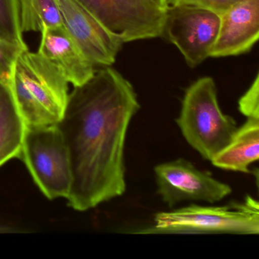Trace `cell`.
Wrapping results in <instances>:
<instances>
[{
	"label": "cell",
	"mask_w": 259,
	"mask_h": 259,
	"mask_svg": "<svg viewBox=\"0 0 259 259\" xmlns=\"http://www.w3.org/2000/svg\"><path fill=\"white\" fill-rule=\"evenodd\" d=\"M122 44L163 35L166 9L153 0H76Z\"/></svg>",
	"instance_id": "6"
},
{
	"label": "cell",
	"mask_w": 259,
	"mask_h": 259,
	"mask_svg": "<svg viewBox=\"0 0 259 259\" xmlns=\"http://www.w3.org/2000/svg\"><path fill=\"white\" fill-rule=\"evenodd\" d=\"M140 107L133 84L110 66L69 94L56 125L70 159L72 208L85 211L125 193V139Z\"/></svg>",
	"instance_id": "1"
},
{
	"label": "cell",
	"mask_w": 259,
	"mask_h": 259,
	"mask_svg": "<svg viewBox=\"0 0 259 259\" xmlns=\"http://www.w3.org/2000/svg\"><path fill=\"white\" fill-rule=\"evenodd\" d=\"M0 38L28 48L21 31L19 0H0Z\"/></svg>",
	"instance_id": "15"
},
{
	"label": "cell",
	"mask_w": 259,
	"mask_h": 259,
	"mask_svg": "<svg viewBox=\"0 0 259 259\" xmlns=\"http://www.w3.org/2000/svg\"><path fill=\"white\" fill-rule=\"evenodd\" d=\"M37 53L52 63L74 87L84 84L96 71L63 25L41 31Z\"/></svg>",
	"instance_id": "11"
},
{
	"label": "cell",
	"mask_w": 259,
	"mask_h": 259,
	"mask_svg": "<svg viewBox=\"0 0 259 259\" xmlns=\"http://www.w3.org/2000/svg\"><path fill=\"white\" fill-rule=\"evenodd\" d=\"M242 1L244 0H166V4L167 7L169 6L179 5L198 7L221 16L232 7Z\"/></svg>",
	"instance_id": "17"
},
{
	"label": "cell",
	"mask_w": 259,
	"mask_h": 259,
	"mask_svg": "<svg viewBox=\"0 0 259 259\" xmlns=\"http://www.w3.org/2000/svg\"><path fill=\"white\" fill-rule=\"evenodd\" d=\"M57 1L63 27L87 60L95 66H112L122 42L109 33L76 0Z\"/></svg>",
	"instance_id": "9"
},
{
	"label": "cell",
	"mask_w": 259,
	"mask_h": 259,
	"mask_svg": "<svg viewBox=\"0 0 259 259\" xmlns=\"http://www.w3.org/2000/svg\"><path fill=\"white\" fill-rule=\"evenodd\" d=\"M176 122L188 144L209 161L229 145L238 128L236 120L221 111L216 84L208 76L186 89Z\"/></svg>",
	"instance_id": "3"
},
{
	"label": "cell",
	"mask_w": 259,
	"mask_h": 259,
	"mask_svg": "<svg viewBox=\"0 0 259 259\" xmlns=\"http://www.w3.org/2000/svg\"><path fill=\"white\" fill-rule=\"evenodd\" d=\"M239 112L247 118L259 119V75L238 101Z\"/></svg>",
	"instance_id": "18"
},
{
	"label": "cell",
	"mask_w": 259,
	"mask_h": 259,
	"mask_svg": "<svg viewBox=\"0 0 259 259\" xmlns=\"http://www.w3.org/2000/svg\"><path fill=\"white\" fill-rule=\"evenodd\" d=\"M259 157V119L247 118L238 127L231 142L211 160L212 164L224 170L250 174L249 166Z\"/></svg>",
	"instance_id": "12"
},
{
	"label": "cell",
	"mask_w": 259,
	"mask_h": 259,
	"mask_svg": "<svg viewBox=\"0 0 259 259\" xmlns=\"http://www.w3.org/2000/svg\"><path fill=\"white\" fill-rule=\"evenodd\" d=\"M221 16L192 6H169L163 35L175 45L186 63L196 67L210 57L219 32Z\"/></svg>",
	"instance_id": "7"
},
{
	"label": "cell",
	"mask_w": 259,
	"mask_h": 259,
	"mask_svg": "<svg viewBox=\"0 0 259 259\" xmlns=\"http://www.w3.org/2000/svg\"><path fill=\"white\" fill-rule=\"evenodd\" d=\"M259 37V0H244L221 16L219 32L210 57L246 54Z\"/></svg>",
	"instance_id": "10"
},
{
	"label": "cell",
	"mask_w": 259,
	"mask_h": 259,
	"mask_svg": "<svg viewBox=\"0 0 259 259\" xmlns=\"http://www.w3.org/2000/svg\"><path fill=\"white\" fill-rule=\"evenodd\" d=\"M140 234H203L259 233V204L247 195L241 202L224 206L191 204L170 211L159 212L154 224L137 232Z\"/></svg>",
	"instance_id": "4"
},
{
	"label": "cell",
	"mask_w": 259,
	"mask_h": 259,
	"mask_svg": "<svg viewBox=\"0 0 259 259\" xmlns=\"http://www.w3.org/2000/svg\"><path fill=\"white\" fill-rule=\"evenodd\" d=\"M20 158L47 198H67L72 185L70 159L57 125L26 127Z\"/></svg>",
	"instance_id": "5"
},
{
	"label": "cell",
	"mask_w": 259,
	"mask_h": 259,
	"mask_svg": "<svg viewBox=\"0 0 259 259\" xmlns=\"http://www.w3.org/2000/svg\"><path fill=\"white\" fill-rule=\"evenodd\" d=\"M67 80L38 53L25 50L15 63L10 86L26 127L55 125L64 114Z\"/></svg>",
	"instance_id": "2"
},
{
	"label": "cell",
	"mask_w": 259,
	"mask_h": 259,
	"mask_svg": "<svg viewBox=\"0 0 259 259\" xmlns=\"http://www.w3.org/2000/svg\"><path fill=\"white\" fill-rule=\"evenodd\" d=\"M154 3L157 4V5L161 7L162 8L166 9L167 8V4H166V0H153Z\"/></svg>",
	"instance_id": "19"
},
{
	"label": "cell",
	"mask_w": 259,
	"mask_h": 259,
	"mask_svg": "<svg viewBox=\"0 0 259 259\" xmlns=\"http://www.w3.org/2000/svg\"><path fill=\"white\" fill-rule=\"evenodd\" d=\"M154 172L157 194L169 208L186 201L216 203L232 193L229 185L184 158L160 163Z\"/></svg>",
	"instance_id": "8"
},
{
	"label": "cell",
	"mask_w": 259,
	"mask_h": 259,
	"mask_svg": "<svg viewBox=\"0 0 259 259\" xmlns=\"http://www.w3.org/2000/svg\"><path fill=\"white\" fill-rule=\"evenodd\" d=\"M19 7L22 33L63 25L57 0H19Z\"/></svg>",
	"instance_id": "14"
},
{
	"label": "cell",
	"mask_w": 259,
	"mask_h": 259,
	"mask_svg": "<svg viewBox=\"0 0 259 259\" xmlns=\"http://www.w3.org/2000/svg\"><path fill=\"white\" fill-rule=\"evenodd\" d=\"M25 132L10 83L0 82V167L12 159L20 158Z\"/></svg>",
	"instance_id": "13"
},
{
	"label": "cell",
	"mask_w": 259,
	"mask_h": 259,
	"mask_svg": "<svg viewBox=\"0 0 259 259\" xmlns=\"http://www.w3.org/2000/svg\"><path fill=\"white\" fill-rule=\"evenodd\" d=\"M27 49L28 48L0 38V82L10 83L16 60L19 54Z\"/></svg>",
	"instance_id": "16"
}]
</instances>
